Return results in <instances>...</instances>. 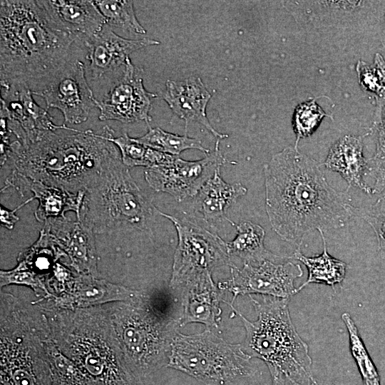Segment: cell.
<instances>
[{
  "label": "cell",
  "mask_w": 385,
  "mask_h": 385,
  "mask_svg": "<svg viewBox=\"0 0 385 385\" xmlns=\"http://www.w3.org/2000/svg\"><path fill=\"white\" fill-rule=\"evenodd\" d=\"M315 160L287 147L263 167L265 207L272 230L300 249L312 230L344 227L354 216L351 197L328 183Z\"/></svg>",
  "instance_id": "obj_1"
},
{
  "label": "cell",
  "mask_w": 385,
  "mask_h": 385,
  "mask_svg": "<svg viewBox=\"0 0 385 385\" xmlns=\"http://www.w3.org/2000/svg\"><path fill=\"white\" fill-rule=\"evenodd\" d=\"M75 41L52 21L39 1L1 0V85L39 91L70 59Z\"/></svg>",
  "instance_id": "obj_2"
},
{
  "label": "cell",
  "mask_w": 385,
  "mask_h": 385,
  "mask_svg": "<svg viewBox=\"0 0 385 385\" xmlns=\"http://www.w3.org/2000/svg\"><path fill=\"white\" fill-rule=\"evenodd\" d=\"M120 155L103 133L50 131L33 142H11L7 158L13 173L72 193L86 190L104 167Z\"/></svg>",
  "instance_id": "obj_3"
},
{
  "label": "cell",
  "mask_w": 385,
  "mask_h": 385,
  "mask_svg": "<svg viewBox=\"0 0 385 385\" xmlns=\"http://www.w3.org/2000/svg\"><path fill=\"white\" fill-rule=\"evenodd\" d=\"M52 338L92 385H143L128 364L109 313L98 307L67 309L46 304Z\"/></svg>",
  "instance_id": "obj_4"
},
{
  "label": "cell",
  "mask_w": 385,
  "mask_h": 385,
  "mask_svg": "<svg viewBox=\"0 0 385 385\" xmlns=\"http://www.w3.org/2000/svg\"><path fill=\"white\" fill-rule=\"evenodd\" d=\"M257 314L251 322L225 300L245 328L241 344L251 358L267 366L272 385H306L313 377L312 361L306 342L297 333L290 317L289 299L263 296L259 301L250 295Z\"/></svg>",
  "instance_id": "obj_5"
},
{
  "label": "cell",
  "mask_w": 385,
  "mask_h": 385,
  "mask_svg": "<svg viewBox=\"0 0 385 385\" xmlns=\"http://www.w3.org/2000/svg\"><path fill=\"white\" fill-rule=\"evenodd\" d=\"M0 385H53L40 307L1 292Z\"/></svg>",
  "instance_id": "obj_6"
},
{
  "label": "cell",
  "mask_w": 385,
  "mask_h": 385,
  "mask_svg": "<svg viewBox=\"0 0 385 385\" xmlns=\"http://www.w3.org/2000/svg\"><path fill=\"white\" fill-rule=\"evenodd\" d=\"M109 314L125 357L138 376L163 364L180 321L168 318L142 293L115 305Z\"/></svg>",
  "instance_id": "obj_7"
},
{
  "label": "cell",
  "mask_w": 385,
  "mask_h": 385,
  "mask_svg": "<svg viewBox=\"0 0 385 385\" xmlns=\"http://www.w3.org/2000/svg\"><path fill=\"white\" fill-rule=\"evenodd\" d=\"M80 219L94 232L128 225L146 229L158 209L143 195L120 155L112 159L86 189Z\"/></svg>",
  "instance_id": "obj_8"
},
{
  "label": "cell",
  "mask_w": 385,
  "mask_h": 385,
  "mask_svg": "<svg viewBox=\"0 0 385 385\" xmlns=\"http://www.w3.org/2000/svg\"><path fill=\"white\" fill-rule=\"evenodd\" d=\"M168 358V367L208 385H223L256 372L241 344L228 343L209 329L191 335L178 331Z\"/></svg>",
  "instance_id": "obj_9"
},
{
  "label": "cell",
  "mask_w": 385,
  "mask_h": 385,
  "mask_svg": "<svg viewBox=\"0 0 385 385\" xmlns=\"http://www.w3.org/2000/svg\"><path fill=\"white\" fill-rule=\"evenodd\" d=\"M158 213L174 224L178 236L170 281L172 289H182L210 279L216 267L233 265L227 242L217 235L187 219H179L160 210Z\"/></svg>",
  "instance_id": "obj_10"
},
{
  "label": "cell",
  "mask_w": 385,
  "mask_h": 385,
  "mask_svg": "<svg viewBox=\"0 0 385 385\" xmlns=\"http://www.w3.org/2000/svg\"><path fill=\"white\" fill-rule=\"evenodd\" d=\"M287 257L244 263L241 269L232 265L230 278L220 282L217 287L232 294L229 302L232 305L238 296L245 294L289 299L298 292L294 282L302 276L303 271L299 264L282 260Z\"/></svg>",
  "instance_id": "obj_11"
},
{
  "label": "cell",
  "mask_w": 385,
  "mask_h": 385,
  "mask_svg": "<svg viewBox=\"0 0 385 385\" xmlns=\"http://www.w3.org/2000/svg\"><path fill=\"white\" fill-rule=\"evenodd\" d=\"M219 143L217 140L214 150L201 160H184L176 155L167 164L148 168L145 180L153 190L168 193L178 202L197 195L225 162Z\"/></svg>",
  "instance_id": "obj_12"
},
{
  "label": "cell",
  "mask_w": 385,
  "mask_h": 385,
  "mask_svg": "<svg viewBox=\"0 0 385 385\" xmlns=\"http://www.w3.org/2000/svg\"><path fill=\"white\" fill-rule=\"evenodd\" d=\"M32 94L45 101L46 109L59 110L65 123L71 124L86 121L97 100L87 82L84 64L79 60L69 59L43 88Z\"/></svg>",
  "instance_id": "obj_13"
},
{
  "label": "cell",
  "mask_w": 385,
  "mask_h": 385,
  "mask_svg": "<svg viewBox=\"0 0 385 385\" xmlns=\"http://www.w3.org/2000/svg\"><path fill=\"white\" fill-rule=\"evenodd\" d=\"M155 93L148 91L143 81V70L128 58L122 73L112 84L102 100H96L101 120H117L123 123L151 120L150 111Z\"/></svg>",
  "instance_id": "obj_14"
},
{
  "label": "cell",
  "mask_w": 385,
  "mask_h": 385,
  "mask_svg": "<svg viewBox=\"0 0 385 385\" xmlns=\"http://www.w3.org/2000/svg\"><path fill=\"white\" fill-rule=\"evenodd\" d=\"M43 230L69 257L71 266L79 274L95 275L97 257L93 230L81 220L51 217L44 222Z\"/></svg>",
  "instance_id": "obj_15"
},
{
  "label": "cell",
  "mask_w": 385,
  "mask_h": 385,
  "mask_svg": "<svg viewBox=\"0 0 385 385\" xmlns=\"http://www.w3.org/2000/svg\"><path fill=\"white\" fill-rule=\"evenodd\" d=\"M86 59L93 79L100 78L108 72L124 66L129 55L144 47L158 45L153 38L127 39L115 34L104 24L100 31L86 41Z\"/></svg>",
  "instance_id": "obj_16"
},
{
  "label": "cell",
  "mask_w": 385,
  "mask_h": 385,
  "mask_svg": "<svg viewBox=\"0 0 385 385\" xmlns=\"http://www.w3.org/2000/svg\"><path fill=\"white\" fill-rule=\"evenodd\" d=\"M11 86L1 93L0 116L14 121L21 126L26 137L23 141L33 142L46 133L59 129L78 130L65 124H55L47 110L35 102L30 89L23 86Z\"/></svg>",
  "instance_id": "obj_17"
},
{
  "label": "cell",
  "mask_w": 385,
  "mask_h": 385,
  "mask_svg": "<svg viewBox=\"0 0 385 385\" xmlns=\"http://www.w3.org/2000/svg\"><path fill=\"white\" fill-rule=\"evenodd\" d=\"M372 4L368 1H287L284 6L300 24L314 28H349Z\"/></svg>",
  "instance_id": "obj_18"
},
{
  "label": "cell",
  "mask_w": 385,
  "mask_h": 385,
  "mask_svg": "<svg viewBox=\"0 0 385 385\" xmlns=\"http://www.w3.org/2000/svg\"><path fill=\"white\" fill-rule=\"evenodd\" d=\"M140 294L125 286L98 279L92 274H80L74 277L66 292L53 298L51 304L61 309H83L111 302H128Z\"/></svg>",
  "instance_id": "obj_19"
},
{
  "label": "cell",
  "mask_w": 385,
  "mask_h": 385,
  "mask_svg": "<svg viewBox=\"0 0 385 385\" xmlns=\"http://www.w3.org/2000/svg\"><path fill=\"white\" fill-rule=\"evenodd\" d=\"M163 97L170 109L180 118L197 121L219 139L227 138L217 131L206 115V107L212 94L199 77L192 76L183 81L168 80Z\"/></svg>",
  "instance_id": "obj_20"
},
{
  "label": "cell",
  "mask_w": 385,
  "mask_h": 385,
  "mask_svg": "<svg viewBox=\"0 0 385 385\" xmlns=\"http://www.w3.org/2000/svg\"><path fill=\"white\" fill-rule=\"evenodd\" d=\"M49 17L76 41L83 43L101 29L106 20L93 1L41 0Z\"/></svg>",
  "instance_id": "obj_21"
},
{
  "label": "cell",
  "mask_w": 385,
  "mask_h": 385,
  "mask_svg": "<svg viewBox=\"0 0 385 385\" xmlns=\"http://www.w3.org/2000/svg\"><path fill=\"white\" fill-rule=\"evenodd\" d=\"M6 185L15 187L21 194L26 190L34 193L32 200L37 199L39 203L34 212L38 222H44L51 217L66 218L65 213L71 210L76 212L78 220L80 219L86 190L72 193L40 181L21 177L14 173L6 181Z\"/></svg>",
  "instance_id": "obj_22"
},
{
  "label": "cell",
  "mask_w": 385,
  "mask_h": 385,
  "mask_svg": "<svg viewBox=\"0 0 385 385\" xmlns=\"http://www.w3.org/2000/svg\"><path fill=\"white\" fill-rule=\"evenodd\" d=\"M363 137L345 135L330 148L324 163L326 168L339 173L348 183L367 194L371 190L366 183L367 160L363 153Z\"/></svg>",
  "instance_id": "obj_23"
},
{
  "label": "cell",
  "mask_w": 385,
  "mask_h": 385,
  "mask_svg": "<svg viewBox=\"0 0 385 385\" xmlns=\"http://www.w3.org/2000/svg\"><path fill=\"white\" fill-rule=\"evenodd\" d=\"M182 290L183 314L180 326L200 323L207 329L217 328L222 314L220 304L223 299L212 278L188 285Z\"/></svg>",
  "instance_id": "obj_24"
},
{
  "label": "cell",
  "mask_w": 385,
  "mask_h": 385,
  "mask_svg": "<svg viewBox=\"0 0 385 385\" xmlns=\"http://www.w3.org/2000/svg\"><path fill=\"white\" fill-rule=\"evenodd\" d=\"M247 192L240 183L229 184L220 177V169L205 183L197 194L198 211L206 221L224 217L225 210Z\"/></svg>",
  "instance_id": "obj_25"
},
{
  "label": "cell",
  "mask_w": 385,
  "mask_h": 385,
  "mask_svg": "<svg viewBox=\"0 0 385 385\" xmlns=\"http://www.w3.org/2000/svg\"><path fill=\"white\" fill-rule=\"evenodd\" d=\"M323 242V251L317 256L307 257L300 249H297L292 259L301 262L308 270L307 279L301 284L297 291H301L309 284H324L332 287L342 284L346 275V264L328 253L324 232L319 231Z\"/></svg>",
  "instance_id": "obj_26"
},
{
  "label": "cell",
  "mask_w": 385,
  "mask_h": 385,
  "mask_svg": "<svg viewBox=\"0 0 385 385\" xmlns=\"http://www.w3.org/2000/svg\"><path fill=\"white\" fill-rule=\"evenodd\" d=\"M237 235L235 239L227 242L230 256H236L244 263L276 260L282 256L267 250L264 245L265 231L263 227L250 221H243L235 225Z\"/></svg>",
  "instance_id": "obj_27"
},
{
  "label": "cell",
  "mask_w": 385,
  "mask_h": 385,
  "mask_svg": "<svg viewBox=\"0 0 385 385\" xmlns=\"http://www.w3.org/2000/svg\"><path fill=\"white\" fill-rule=\"evenodd\" d=\"M103 133L106 138L118 148L122 161L126 167L144 166L150 168L171 162L176 155L159 152L137 142L126 133L115 137L114 130L106 125Z\"/></svg>",
  "instance_id": "obj_28"
},
{
  "label": "cell",
  "mask_w": 385,
  "mask_h": 385,
  "mask_svg": "<svg viewBox=\"0 0 385 385\" xmlns=\"http://www.w3.org/2000/svg\"><path fill=\"white\" fill-rule=\"evenodd\" d=\"M44 346L53 385H92L87 376L58 349L50 327L44 337Z\"/></svg>",
  "instance_id": "obj_29"
},
{
  "label": "cell",
  "mask_w": 385,
  "mask_h": 385,
  "mask_svg": "<svg viewBox=\"0 0 385 385\" xmlns=\"http://www.w3.org/2000/svg\"><path fill=\"white\" fill-rule=\"evenodd\" d=\"M376 104V111L371 130L376 134V150L367 160V171L373 180L371 194H378L385 190V101Z\"/></svg>",
  "instance_id": "obj_30"
},
{
  "label": "cell",
  "mask_w": 385,
  "mask_h": 385,
  "mask_svg": "<svg viewBox=\"0 0 385 385\" xmlns=\"http://www.w3.org/2000/svg\"><path fill=\"white\" fill-rule=\"evenodd\" d=\"M135 140L155 150L173 155H179L187 149H197L205 154L210 153L195 138L166 132L158 127L150 128L146 134Z\"/></svg>",
  "instance_id": "obj_31"
},
{
  "label": "cell",
  "mask_w": 385,
  "mask_h": 385,
  "mask_svg": "<svg viewBox=\"0 0 385 385\" xmlns=\"http://www.w3.org/2000/svg\"><path fill=\"white\" fill-rule=\"evenodd\" d=\"M93 1L105 18L106 23L111 27H117L138 34L146 33L135 16L133 1L96 0Z\"/></svg>",
  "instance_id": "obj_32"
},
{
  "label": "cell",
  "mask_w": 385,
  "mask_h": 385,
  "mask_svg": "<svg viewBox=\"0 0 385 385\" xmlns=\"http://www.w3.org/2000/svg\"><path fill=\"white\" fill-rule=\"evenodd\" d=\"M342 319L349 334L350 351L364 385H381L377 370L363 343L356 324L348 313L342 314Z\"/></svg>",
  "instance_id": "obj_33"
},
{
  "label": "cell",
  "mask_w": 385,
  "mask_h": 385,
  "mask_svg": "<svg viewBox=\"0 0 385 385\" xmlns=\"http://www.w3.org/2000/svg\"><path fill=\"white\" fill-rule=\"evenodd\" d=\"M359 83L361 89L374 98L375 103L385 101V59L379 53L372 63L361 60L356 65Z\"/></svg>",
  "instance_id": "obj_34"
},
{
  "label": "cell",
  "mask_w": 385,
  "mask_h": 385,
  "mask_svg": "<svg viewBox=\"0 0 385 385\" xmlns=\"http://www.w3.org/2000/svg\"><path fill=\"white\" fill-rule=\"evenodd\" d=\"M325 116L329 115L317 103L316 98H311L296 106L292 119L296 136L295 148H297L300 140L313 134Z\"/></svg>",
  "instance_id": "obj_35"
},
{
  "label": "cell",
  "mask_w": 385,
  "mask_h": 385,
  "mask_svg": "<svg viewBox=\"0 0 385 385\" xmlns=\"http://www.w3.org/2000/svg\"><path fill=\"white\" fill-rule=\"evenodd\" d=\"M351 212L353 216L363 219L371 227L379 250L385 253V195L369 207H357L351 205Z\"/></svg>",
  "instance_id": "obj_36"
},
{
  "label": "cell",
  "mask_w": 385,
  "mask_h": 385,
  "mask_svg": "<svg viewBox=\"0 0 385 385\" xmlns=\"http://www.w3.org/2000/svg\"><path fill=\"white\" fill-rule=\"evenodd\" d=\"M24 284L30 287L37 296L48 297V294L44 282L35 273L26 270L14 268L9 271H1V287L11 284Z\"/></svg>",
  "instance_id": "obj_37"
},
{
  "label": "cell",
  "mask_w": 385,
  "mask_h": 385,
  "mask_svg": "<svg viewBox=\"0 0 385 385\" xmlns=\"http://www.w3.org/2000/svg\"><path fill=\"white\" fill-rule=\"evenodd\" d=\"M31 200H32V198L29 199L28 200H26V202L19 205L18 207L13 210H7L5 207H2V205H1L0 220L1 225L7 229L11 230L14 227V224L19 220V217L15 214V212L19 207H21L24 205Z\"/></svg>",
  "instance_id": "obj_38"
},
{
  "label": "cell",
  "mask_w": 385,
  "mask_h": 385,
  "mask_svg": "<svg viewBox=\"0 0 385 385\" xmlns=\"http://www.w3.org/2000/svg\"><path fill=\"white\" fill-rule=\"evenodd\" d=\"M384 27L382 30V36H383V42L385 43V11H384Z\"/></svg>",
  "instance_id": "obj_39"
},
{
  "label": "cell",
  "mask_w": 385,
  "mask_h": 385,
  "mask_svg": "<svg viewBox=\"0 0 385 385\" xmlns=\"http://www.w3.org/2000/svg\"><path fill=\"white\" fill-rule=\"evenodd\" d=\"M294 385H300V384H294ZM306 385H318L316 380L314 379V377L312 378V379L309 381V382Z\"/></svg>",
  "instance_id": "obj_40"
}]
</instances>
